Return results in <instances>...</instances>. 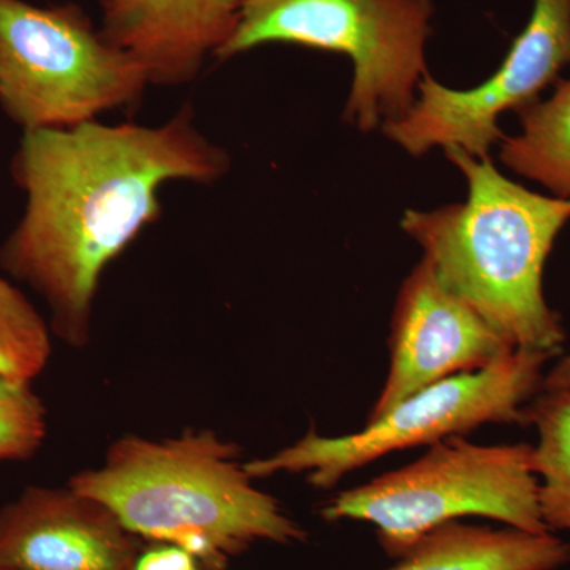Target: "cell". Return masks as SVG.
I'll list each match as a JSON object with an SVG mask.
<instances>
[{"label": "cell", "mask_w": 570, "mask_h": 570, "mask_svg": "<svg viewBox=\"0 0 570 570\" xmlns=\"http://www.w3.org/2000/svg\"><path fill=\"white\" fill-rule=\"evenodd\" d=\"M387 570H558L570 562V546L553 532L508 527L441 524L417 540Z\"/></svg>", "instance_id": "cell-12"}, {"label": "cell", "mask_w": 570, "mask_h": 570, "mask_svg": "<svg viewBox=\"0 0 570 570\" xmlns=\"http://www.w3.org/2000/svg\"><path fill=\"white\" fill-rule=\"evenodd\" d=\"M520 112V132L502 138L501 163L553 197L570 198V77Z\"/></svg>", "instance_id": "cell-13"}, {"label": "cell", "mask_w": 570, "mask_h": 570, "mask_svg": "<svg viewBox=\"0 0 570 570\" xmlns=\"http://www.w3.org/2000/svg\"><path fill=\"white\" fill-rule=\"evenodd\" d=\"M570 390V354L562 356L549 373L543 376L542 392Z\"/></svg>", "instance_id": "cell-18"}, {"label": "cell", "mask_w": 570, "mask_h": 570, "mask_svg": "<svg viewBox=\"0 0 570 570\" xmlns=\"http://www.w3.org/2000/svg\"><path fill=\"white\" fill-rule=\"evenodd\" d=\"M389 346L387 379L367 422L387 414L420 390L459 374L485 370L515 351L439 281L425 258L401 285Z\"/></svg>", "instance_id": "cell-9"}, {"label": "cell", "mask_w": 570, "mask_h": 570, "mask_svg": "<svg viewBox=\"0 0 570 570\" xmlns=\"http://www.w3.org/2000/svg\"><path fill=\"white\" fill-rule=\"evenodd\" d=\"M137 540L104 502L66 489L28 487L0 509V568L134 570Z\"/></svg>", "instance_id": "cell-10"}, {"label": "cell", "mask_w": 570, "mask_h": 570, "mask_svg": "<svg viewBox=\"0 0 570 570\" xmlns=\"http://www.w3.org/2000/svg\"><path fill=\"white\" fill-rule=\"evenodd\" d=\"M0 570H17V569H3V568H0Z\"/></svg>", "instance_id": "cell-19"}, {"label": "cell", "mask_w": 570, "mask_h": 570, "mask_svg": "<svg viewBox=\"0 0 570 570\" xmlns=\"http://www.w3.org/2000/svg\"><path fill=\"white\" fill-rule=\"evenodd\" d=\"M51 333L31 299L0 276V379L39 377L51 358Z\"/></svg>", "instance_id": "cell-15"}, {"label": "cell", "mask_w": 570, "mask_h": 570, "mask_svg": "<svg viewBox=\"0 0 570 570\" xmlns=\"http://www.w3.org/2000/svg\"><path fill=\"white\" fill-rule=\"evenodd\" d=\"M527 423L538 430L532 468L549 531L570 532V390L540 392L528 404Z\"/></svg>", "instance_id": "cell-14"}, {"label": "cell", "mask_w": 570, "mask_h": 570, "mask_svg": "<svg viewBox=\"0 0 570 570\" xmlns=\"http://www.w3.org/2000/svg\"><path fill=\"white\" fill-rule=\"evenodd\" d=\"M568 66L570 0H534L523 32L489 80L461 91L428 73L411 110L382 130L411 156L456 148L480 159L490 157L505 137L501 116L530 107Z\"/></svg>", "instance_id": "cell-8"}, {"label": "cell", "mask_w": 570, "mask_h": 570, "mask_svg": "<svg viewBox=\"0 0 570 570\" xmlns=\"http://www.w3.org/2000/svg\"><path fill=\"white\" fill-rule=\"evenodd\" d=\"M230 165L189 105L159 126L89 121L22 132L10 174L26 206L0 246V268L43 298L52 335L86 347L104 272L159 219L160 187L213 184Z\"/></svg>", "instance_id": "cell-1"}, {"label": "cell", "mask_w": 570, "mask_h": 570, "mask_svg": "<svg viewBox=\"0 0 570 570\" xmlns=\"http://www.w3.org/2000/svg\"><path fill=\"white\" fill-rule=\"evenodd\" d=\"M321 515L330 523L373 524L382 550L393 560L426 532L464 517L549 532L540 513L532 445H479L463 436L439 441L414 463L343 491L326 502Z\"/></svg>", "instance_id": "cell-5"}, {"label": "cell", "mask_w": 570, "mask_h": 570, "mask_svg": "<svg viewBox=\"0 0 570 570\" xmlns=\"http://www.w3.org/2000/svg\"><path fill=\"white\" fill-rule=\"evenodd\" d=\"M433 17L434 0H247L216 59L269 43L346 55L354 81L344 118L371 132L406 115L417 99Z\"/></svg>", "instance_id": "cell-4"}, {"label": "cell", "mask_w": 570, "mask_h": 570, "mask_svg": "<svg viewBox=\"0 0 570 570\" xmlns=\"http://www.w3.org/2000/svg\"><path fill=\"white\" fill-rule=\"evenodd\" d=\"M247 0H102L105 39L130 52L149 85L183 86L216 58Z\"/></svg>", "instance_id": "cell-11"}, {"label": "cell", "mask_w": 570, "mask_h": 570, "mask_svg": "<svg viewBox=\"0 0 570 570\" xmlns=\"http://www.w3.org/2000/svg\"><path fill=\"white\" fill-rule=\"evenodd\" d=\"M242 449L213 430L112 442L99 468L67 485L104 502L124 528L193 554L202 570H225L258 542L302 543L307 531L239 463Z\"/></svg>", "instance_id": "cell-3"}, {"label": "cell", "mask_w": 570, "mask_h": 570, "mask_svg": "<svg viewBox=\"0 0 570 570\" xmlns=\"http://www.w3.org/2000/svg\"><path fill=\"white\" fill-rule=\"evenodd\" d=\"M148 86L145 67L80 7L0 0V108L22 132L96 121Z\"/></svg>", "instance_id": "cell-6"}, {"label": "cell", "mask_w": 570, "mask_h": 570, "mask_svg": "<svg viewBox=\"0 0 570 570\" xmlns=\"http://www.w3.org/2000/svg\"><path fill=\"white\" fill-rule=\"evenodd\" d=\"M47 431V407L31 382L0 379V461L32 459Z\"/></svg>", "instance_id": "cell-16"}, {"label": "cell", "mask_w": 570, "mask_h": 570, "mask_svg": "<svg viewBox=\"0 0 570 570\" xmlns=\"http://www.w3.org/2000/svg\"><path fill=\"white\" fill-rule=\"evenodd\" d=\"M197 570H202L200 568H198Z\"/></svg>", "instance_id": "cell-20"}, {"label": "cell", "mask_w": 570, "mask_h": 570, "mask_svg": "<svg viewBox=\"0 0 570 570\" xmlns=\"http://www.w3.org/2000/svg\"><path fill=\"white\" fill-rule=\"evenodd\" d=\"M198 568L200 566L193 554L167 543L138 554L134 566V570H197Z\"/></svg>", "instance_id": "cell-17"}, {"label": "cell", "mask_w": 570, "mask_h": 570, "mask_svg": "<svg viewBox=\"0 0 570 570\" xmlns=\"http://www.w3.org/2000/svg\"><path fill=\"white\" fill-rule=\"evenodd\" d=\"M551 356L515 348L485 370L420 390L355 433L326 438L311 430L275 455L245 461L246 472L254 480L306 474L309 485L326 490L390 452L433 445L490 423H527L528 404L542 392Z\"/></svg>", "instance_id": "cell-7"}, {"label": "cell", "mask_w": 570, "mask_h": 570, "mask_svg": "<svg viewBox=\"0 0 570 570\" xmlns=\"http://www.w3.org/2000/svg\"><path fill=\"white\" fill-rule=\"evenodd\" d=\"M468 183L461 204L407 209L401 228L452 294L510 347L557 355L566 332L543 294V269L570 223V198L527 189L490 157L444 149Z\"/></svg>", "instance_id": "cell-2"}]
</instances>
